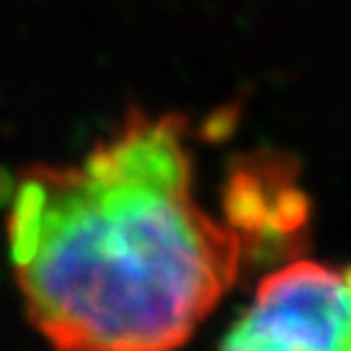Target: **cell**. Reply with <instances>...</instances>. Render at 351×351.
Wrapping results in <instances>:
<instances>
[{
    "mask_svg": "<svg viewBox=\"0 0 351 351\" xmlns=\"http://www.w3.org/2000/svg\"><path fill=\"white\" fill-rule=\"evenodd\" d=\"M186 137L132 108L81 164L20 176L10 258L54 351H178L237 283L249 244L200 205Z\"/></svg>",
    "mask_w": 351,
    "mask_h": 351,
    "instance_id": "cell-1",
    "label": "cell"
},
{
    "mask_svg": "<svg viewBox=\"0 0 351 351\" xmlns=\"http://www.w3.org/2000/svg\"><path fill=\"white\" fill-rule=\"evenodd\" d=\"M217 351H351V263L293 258L263 276Z\"/></svg>",
    "mask_w": 351,
    "mask_h": 351,
    "instance_id": "cell-2",
    "label": "cell"
},
{
    "mask_svg": "<svg viewBox=\"0 0 351 351\" xmlns=\"http://www.w3.org/2000/svg\"><path fill=\"white\" fill-rule=\"evenodd\" d=\"M225 213L249 249L271 237L295 234L307 222V197L295 183L293 161L278 154H249L232 161Z\"/></svg>",
    "mask_w": 351,
    "mask_h": 351,
    "instance_id": "cell-3",
    "label": "cell"
}]
</instances>
